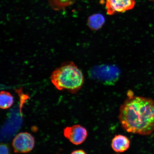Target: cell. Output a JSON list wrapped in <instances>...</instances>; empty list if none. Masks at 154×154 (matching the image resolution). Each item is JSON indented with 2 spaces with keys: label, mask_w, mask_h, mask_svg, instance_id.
Instances as JSON below:
<instances>
[{
  "label": "cell",
  "mask_w": 154,
  "mask_h": 154,
  "mask_svg": "<svg viewBox=\"0 0 154 154\" xmlns=\"http://www.w3.org/2000/svg\"><path fill=\"white\" fill-rule=\"evenodd\" d=\"M120 108L119 119L123 129L130 133L149 136L154 131V101L129 91Z\"/></svg>",
  "instance_id": "obj_1"
},
{
  "label": "cell",
  "mask_w": 154,
  "mask_h": 154,
  "mask_svg": "<svg viewBox=\"0 0 154 154\" xmlns=\"http://www.w3.org/2000/svg\"><path fill=\"white\" fill-rule=\"evenodd\" d=\"M51 79L57 89L66 90L72 94L79 91L84 82L82 70L72 61L63 63L55 69L52 73Z\"/></svg>",
  "instance_id": "obj_2"
},
{
  "label": "cell",
  "mask_w": 154,
  "mask_h": 154,
  "mask_svg": "<svg viewBox=\"0 0 154 154\" xmlns=\"http://www.w3.org/2000/svg\"><path fill=\"white\" fill-rule=\"evenodd\" d=\"M35 139L30 134L27 132H21L15 136L12 142V146L16 153L30 152L34 147Z\"/></svg>",
  "instance_id": "obj_3"
},
{
  "label": "cell",
  "mask_w": 154,
  "mask_h": 154,
  "mask_svg": "<svg viewBox=\"0 0 154 154\" xmlns=\"http://www.w3.org/2000/svg\"><path fill=\"white\" fill-rule=\"evenodd\" d=\"M86 129L79 125L67 127L63 130V134L71 143L75 145H80L85 141L88 136Z\"/></svg>",
  "instance_id": "obj_4"
},
{
  "label": "cell",
  "mask_w": 154,
  "mask_h": 154,
  "mask_svg": "<svg viewBox=\"0 0 154 154\" xmlns=\"http://www.w3.org/2000/svg\"><path fill=\"white\" fill-rule=\"evenodd\" d=\"M135 4V0H106V10L108 14L112 15L131 10Z\"/></svg>",
  "instance_id": "obj_5"
},
{
  "label": "cell",
  "mask_w": 154,
  "mask_h": 154,
  "mask_svg": "<svg viewBox=\"0 0 154 154\" xmlns=\"http://www.w3.org/2000/svg\"><path fill=\"white\" fill-rule=\"evenodd\" d=\"M130 143L127 137L122 134L116 135L112 140L111 147L116 152L123 153L129 149Z\"/></svg>",
  "instance_id": "obj_6"
},
{
  "label": "cell",
  "mask_w": 154,
  "mask_h": 154,
  "mask_svg": "<svg viewBox=\"0 0 154 154\" xmlns=\"http://www.w3.org/2000/svg\"><path fill=\"white\" fill-rule=\"evenodd\" d=\"M105 22V18L103 15L97 13L91 15L88 17L87 24L92 30H98L102 28Z\"/></svg>",
  "instance_id": "obj_7"
},
{
  "label": "cell",
  "mask_w": 154,
  "mask_h": 154,
  "mask_svg": "<svg viewBox=\"0 0 154 154\" xmlns=\"http://www.w3.org/2000/svg\"><path fill=\"white\" fill-rule=\"evenodd\" d=\"M14 103V98L8 92L2 91L0 94V107L1 109H9Z\"/></svg>",
  "instance_id": "obj_8"
},
{
  "label": "cell",
  "mask_w": 154,
  "mask_h": 154,
  "mask_svg": "<svg viewBox=\"0 0 154 154\" xmlns=\"http://www.w3.org/2000/svg\"><path fill=\"white\" fill-rule=\"evenodd\" d=\"M76 0H49L51 6L55 10L59 11L65 8L74 4Z\"/></svg>",
  "instance_id": "obj_9"
},
{
  "label": "cell",
  "mask_w": 154,
  "mask_h": 154,
  "mask_svg": "<svg viewBox=\"0 0 154 154\" xmlns=\"http://www.w3.org/2000/svg\"><path fill=\"white\" fill-rule=\"evenodd\" d=\"M1 154H10L9 148L6 144H1Z\"/></svg>",
  "instance_id": "obj_10"
},
{
  "label": "cell",
  "mask_w": 154,
  "mask_h": 154,
  "mask_svg": "<svg viewBox=\"0 0 154 154\" xmlns=\"http://www.w3.org/2000/svg\"><path fill=\"white\" fill-rule=\"evenodd\" d=\"M71 154H87L83 150H76L72 152Z\"/></svg>",
  "instance_id": "obj_11"
},
{
  "label": "cell",
  "mask_w": 154,
  "mask_h": 154,
  "mask_svg": "<svg viewBox=\"0 0 154 154\" xmlns=\"http://www.w3.org/2000/svg\"><path fill=\"white\" fill-rule=\"evenodd\" d=\"M150 1H153L154 2V0H150Z\"/></svg>",
  "instance_id": "obj_12"
}]
</instances>
